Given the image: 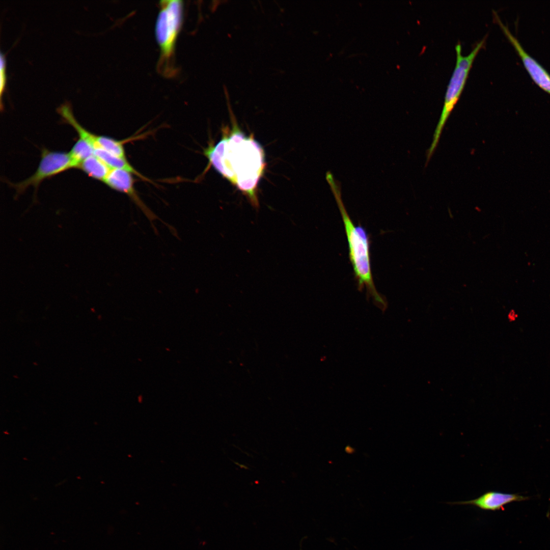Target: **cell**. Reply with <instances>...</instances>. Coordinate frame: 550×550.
Masks as SVG:
<instances>
[{
	"label": "cell",
	"instance_id": "1",
	"mask_svg": "<svg viewBox=\"0 0 550 550\" xmlns=\"http://www.w3.org/2000/svg\"><path fill=\"white\" fill-rule=\"evenodd\" d=\"M233 122L232 129L224 132L221 141L209 145L204 153L215 170L258 207L257 189L265 168L264 152L252 135H245Z\"/></svg>",
	"mask_w": 550,
	"mask_h": 550
},
{
	"label": "cell",
	"instance_id": "2",
	"mask_svg": "<svg viewBox=\"0 0 550 550\" xmlns=\"http://www.w3.org/2000/svg\"><path fill=\"white\" fill-rule=\"evenodd\" d=\"M341 213L346 235L349 256L360 289H366L375 304L385 310L387 303L378 292L371 271L370 243L368 234L363 227L354 224L341 198V193L334 194Z\"/></svg>",
	"mask_w": 550,
	"mask_h": 550
},
{
	"label": "cell",
	"instance_id": "3",
	"mask_svg": "<svg viewBox=\"0 0 550 550\" xmlns=\"http://www.w3.org/2000/svg\"><path fill=\"white\" fill-rule=\"evenodd\" d=\"M157 17L155 34L160 49L159 68L164 75L175 73V44L182 21L183 3L181 1H162Z\"/></svg>",
	"mask_w": 550,
	"mask_h": 550
},
{
	"label": "cell",
	"instance_id": "4",
	"mask_svg": "<svg viewBox=\"0 0 550 550\" xmlns=\"http://www.w3.org/2000/svg\"><path fill=\"white\" fill-rule=\"evenodd\" d=\"M485 41L484 37L476 44L469 54L465 56L462 54L461 44L458 43L455 46L456 64L445 93L444 105L433 134L432 141L427 151V162L429 161L436 149L445 123L464 87L475 58L483 46Z\"/></svg>",
	"mask_w": 550,
	"mask_h": 550
},
{
	"label": "cell",
	"instance_id": "5",
	"mask_svg": "<svg viewBox=\"0 0 550 550\" xmlns=\"http://www.w3.org/2000/svg\"><path fill=\"white\" fill-rule=\"evenodd\" d=\"M73 169L69 152L41 149V159L36 172L30 177L17 183H9L20 194L30 186L37 191L40 184L62 172Z\"/></svg>",
	"mask_w": 550,
	"mask_h": 550
},
{
	"label": "cell",
	"instance_id": "6",
	"mask_svg": "<svg viewBox=\"0 0 550 550\" xmlns=\"http://www.w3.org/2000/svg\"><path fill=\"white\" fill-rule=\"evenodd\" d=\"M493 11L495 20L520 58L524 67L533 80L543 90L550 94V74L535 59L523 48L518 40L511 33L508 26L501 20L497 12Z\"/></svg>",
	"mask_w": 550,
	"mask_h": 550
},
{
	"label": "cell",
	"instance_id": "7",
	"mask_svg": "<svg viewBox=\"0 0 550 550\" xmlns=\"http://www.w3.org/2000/svg\"><path fill=\"white\" fill-rule=\"evenodd\" d=\"M132 174L122 169H111L103 182L111 188L127 194L152 222L158 217L150 211L138 196L135 190Z\"/></svg>",
	"mask_w": 550,
	"mask_h": 550
},
{
	"label": "cell",
	"instance_id": "8",
	"mask_svg": "<svg viewBox=\"0 0 550 550\" xmlns=\"http://www.w3.org/2000/svg\"><path fill=\"white\" fill-rule=\"evenodd\" d=\"M528 499H529L528 497L516 493H507L499 491H488L473 500L448 503L452 505H470L483 510L497 511L504 510V506L509 503L525 501Z\"/></svg>",
	"mask_w": 550,
	"mask_h": 550
},
{
	"label": "cell",
	"instance_id": "9",
	"mask_svg": "<svg viewBox=\"0 0 550 550\" xmlns=\"http://www.w3.org/2000/svg\"><path fill=\"white\" fill-rule=\"evenodd\" d=\"M57 112L61 116L63 122L72 126L78 135V138L86 140L94 147L96 134L92 133L82 126L74 117L72 108L69 102H65L57 109Z\"/></svg>",
	"mask_w": 550,
	"mask_h": 550
},
{
	"label": "cell",
	"instance_id": "10",
	"mask_svg": "<svg viewBox=\"0 0 550 550\" xmlns=\"http://www.w3.org/2000/svg\"><path fill=\"white\" fill-rule=\"evenodd\" d=\"M77 169L93 179L102 182L104 181L111 170L94 155L82 161Z\"/></svg>",
	"mask_w": 550,
	"mask_h": 550
},
{
	"label": "cell",
	"instance_id": "11",
	"mask_svg": "<svg viewBox=\"0 0 550 550\" xmlns=\"http://www.w3.org/2000/svg\"><path fill=\"white\" fill-rule=\"evenodd\" d=\"M94 146L89 142L78 138L69 152L73 168L77 169L84 160L93 155Z\"/></svg>",
	"mask_w": 550,
	"mask_h": 550
},
{
	"label": "cell",
	"instance_id": "12",
	"mask_svg": "<svg viewBox=\"0 0 550 550\" xmlns=\"http://www.w3.org/2000/svg\"><path fill=\"white\" fill-rule=\"evenodd\" d=\"M95 148H100L117 156L126 158L123 142L111 137L96 135Z\"/></svg>",
	"mask_w": 550,
	"mask_h": 550
},
{
	"label": "cell",
	"instance_id": "13",
	"mask_svg": "<svg viewBox=\"0 0 550 550\" xmlns=\"http://www.w3.org/2000/svg\"><path fill=\"white\" fill-rule=\"evenodd\" d=\"M7 81L6 75V60L5 54L1 52L0 56V98H1V109L3 110L2 101V95L5 91Z\"/></svg>",
	"mask_w": 550,
	"mask_h": 550
}]
</instances>
